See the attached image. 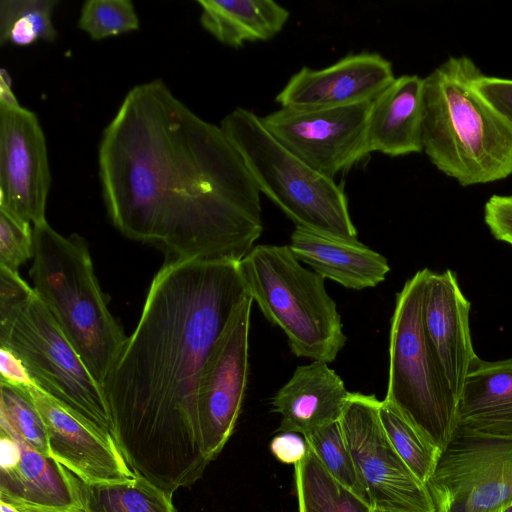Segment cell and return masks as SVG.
<instances>
[{
	"label": "cell",
	"instance_id": "cell-25",
	"mask_svg": "<svg viewBox=\"0 0 512 512\" xmlns=\"http://www.w3.org/2000/svg\"><path fill=\"white\" fill-rule=\"evenodd\" d=\"M379 416L384 431L398 455L411 472L426 485L437 468L442 451L385 400L380 402Z\"/></svg>",
	"mask_w": 512,
	"mask_h": 512
},
{
	"label": "cell",
	"instance_id": "cell-22",
	"mask_svg": "<svg viewBox=\"0 0 512 512\" xmlns=\"http://www.w3.org/2000/svg\"><path fill=\"white\" fill-rule=\"evenodd\" d=\"M202 27L224 45L267 41L289 19V11L273 0H198Z\"/></svg>",
	"mask_w": 512,
	"mask_h": 512
},
{
	"label": "cell",
	"instance_id": "cell-3",
	"mask_svg": "<svg viewBox=\"0 0 512 512\" xmlns=\"http://www.w3.org/2000/svg\"><path fill=\"white\" fill-rule=\"evenodd\" d=\"M482 74L468 56H452L423 78V151L462 186L512 174V128L476 91Z\"/></svg>",
	"mask_w": 512,
	"mask_h": 512
},
{
	"label": "cell",
	"instance_id": "cell-8",
	"mask_svg": "<svg viewBox=\"0 0 512 512\" xmlns=\"http://www.w3.org/2000/svg\"><path fill=\"white\" fill-rule=\"evenodd\" d=\"M427 270L417 271L396 295L384 400L443 452L458 427V400L446 383L424 330Z\"/></svg>",
	"mask_w": 512,
	"mask_h": 512
},
{
	"label": "cell",
	"instance_id": "cell-21",
	"mask_svg": "<svg viewBox=\"0 0 512 512\" xmlns=\"http://www.w3.org/2000/svg\"><path fill=\"white\" fill-rule=\"evenodd\" d=\"M458 427L470 433L512 438V357L476 356L458 401Z\"/></svg>",
	"mask_w": 512,
	"mask_h": 512
},
{
	"label": "cell",
	"instance_id": "cell-36",
	"mask_svg": "<svg viewBox=\"0 0 512 512\" xmlns=\"http://www.w3.org/2000/svg\"><path fill=\"white\" fill-rule=\"evenodd\" d=\"M501 512H512V503L502 508Z\"/></svg>",
	"mask_w": 512,
	"mask_h": 512
},
{
	"label": "cell",
	"instance_id": "cell-6",
	"mask_svg": "<svg viewBox=\"0 0 512 512\" xmlns=\"http://www.w3.org/2000/svg\"><path fill=\"white\" fill-rule=\"evenodd\" d=\"M220 128L242 159L260 192L291 219L295 227L358 240L342 188L312 169L278 142L260 117L237 107Z\"/></svg>",
	"mask_w": 512,
	"mask_h": 512
},
{
	"label": "cell",
	"instance_id": "cell-13",
	"mask_svg": "<svg viewBox=\"0 0 512 512\" xmlns=\"http://www.w3.org/2000/svg\"><path fill=\"white\" fill-rule=\"evenodd\" d=\"M252 298L234 311L205 365L198 409L204 450L215 459L234 431L245 396L249 370V329Z\"/></svg>",
	"mask_w": 512,
	"mask_h": 512
},
{
	"label": "cell",
	"instance_id": "cell-24",
	"mask_svg": "<svg viewBox=\"0 0 512 512\" xmlns=\"http://www.w3.org/2000/svg\"><path fill=\"white\" fill-rule=\"evenodd\" d=\"M294 470L299 512H373L366 500L324 468L309 447Z\"/></svg>",
	"mask_w": 512,
	"mask_h": 512
},
{
	"label": "cell",
	"instance_id": "cell-34",
	"mask_svg": "<svg viewBox=\"0 0 512 512\" xmlns=\"http://www.w3.org/2000/svg\"><path fill=\"white\" fill-rule=\"evenodd\" d=\"M0 373L1 382L22 388H29L36 385L21 359L11 350L1 346Z\"/></svg>",
	"mask_w": 512,
	"mask_h": 512
},
{
	"label": "cell",
	"instance_id": "cell-20",
	"mask_svg": "<svg viewBox=\"0 0 512 512\" xmlns=\"http://www.w3.org/2000/svg\"><path fill=\"white\" fill-rule=\"evenodd\" d=\"M288 246L311 270L349 289L375 287L390 271L383 255L358 240H345L295 227Z\"/></svg>",
	"mask_w": 512,
	"mask_h": 512
},
{
	"label": "cell",
	"instance_id": "cell-7",
	"mask_svg": "<svg viewBox=\"0 0 512 512\" xmlns=\"http://www.w3.org/2000/svg\"><path fill=\"white\" fill-rule=\"evenodd\" d=\"M239 266L249 296L295 356L336 359L347 338L323 277L303 267L288 245H255Z\"/></svg>",
	"mask_w": 512,
	"mask_h": 512
},
{
	"label": "cell",
	"instance_id": "cell-32",
	"mask_svg": "<svg viewBox=\"0 0 512 512\" xmlns=\"http://www.w3.org/2000/svg\"><path fill=\"white\" fill-rule=\"evenodd\" d=\"M484 222L495 239L512 245V194L492 195L484 205Z\"/></svg>",
	"mask_w": 512,
	"mask_h": 512
},
{
	"label": "cell",
	"instance_id": "cell-27",
	"mask_svg": "<svg viewBox=\"0 0 512 512\" xmlns=\"http://www.w3.org/2000/svg\"><path fill=\"white\" fill-rule=\"evenodd\" d=\"M324 468L342 485L366 500L369 497L357 473L340 421L303 436ZM371 505V504H370Z\"/></svg>",
	"mask_w": 512,
	"mask_h": 512
},
{
	"label": "cell",
	"instance_id": "cell-23",
	"mask_svg": "<svg viewBox=\"0 0 512 512\" xmlns=\"http://www.w3.org/2000/svg\"><path fill=\"white\" fill-rule=\"evenodd\" d=\"M172 495L140 475L118 482H81L84 512H177Z\"/></svg>",
	"mask_w": 512,
	"mask_h": 512
},
{
	"label": "cell",
	"instance_id": "cell-18",
	"mask_svg": "<svg viewBox=\"0 0 512 512\" xmlns=\"http://www.w3.org/2000/svg\"><path fill=\"white\" fill-rule=\"evenodd\" d=\"M350 393L324 361L298 366L272 399L281 415L280 432L303 436L340 420Z\"/></svg>",
	"mask_w": 512,
	"mask_h": 512
},
{
	"label": "cell",
	"instance_id": "cell-26",
	"mask_svg": "<svg viewBox=\"0 0 512 512\" xmlns=\"http://www.w3.org/2000/svg\"><path fill=\"white\" fill-rule=\"evenodd\" d=\"M57 0H1L0 44L29 46L40 40L54 41L52 21Z\"/></svg>",
	"mask_w": 512,
	"mask_h": 512
},
{
	"label": "cell",
	"instance_id": "cell-28",
	"mask_svg": "<svg viewBox=\"0 0 512 512\" xmlns=\"http://www.w3.org/2000/svg\"><path fill=\"white\" fill-rule=\"evenodd\" d=\"M0 392V422L27 444L50 455L46 427L28 389L0 381Z\"/></svg>",
	"mask_w": 512,
	"mask_h": 512
},
{
	"label": "cell",
	"instance_id": "cell-38",
	"mask_svg": "<svg viewBox=\"0 0 512 512\" xmlns=\"http://www.w3.org/2000/svg\"><path fill=\"white\" fill-rule=\"evenodd\" d=\"M494 512H501V509H500V510H498V511H494Z\"/></svg>",
	"mask_w": 512,
	"mask_h": 512
},
{
	"label": "cell",
	"instance_id": "cell-30",
	"mask_svg": "<svg viewBox=\"0 0 512 512\" xmlns=\"http://www.w3.org/2000/svg\"><path fill=\"white\" fill-rule=\"evenodd\" d=\"M33 227L0 208V266L18 272L20 265L33 258Z\"/></svg>",
	"mask_w": 512,
	"mask_h": 512
},
{
	"label": "cell",
	"instance_id": "cell-19",
	"mask_svg": "<svg viewBox=\"0 0 512 512\" xmlns=\"http://www.w3.org/2000/svg\"><path fill=\"white\" fill-rule=\"evenodd\" d=\"M423 85L418 75H402L370 102L367 154L396 157L423 151Z\"/></svg>",
	"mask_w": 512,
	"mask_h": 512
},
{
	"label": "cell",
	"instance_id": "cell-14",
	"mask_svg": "<svg viewBox=\"0 0 512 512\" xmlns=\"http://www.w3.org/2000/svg\"><path fill=\"white\" fill-rule=\"evenodd\" d=\"M27 389L44 421L50 455L81 482H118L136 475L109 431L38 386Z\"/></svg>",
	"mask_w": 512,
	"mask_h": 512
},
{
	"label": "cell",
	"instance_id": "cell-31",
	"mask_svg": "<svg viewBox=\"0 0 512 512\" xmlns=\"http://www.w3.org/2000/svg\"><path fill=\"white\" fill-rule=\"evenodd\" d=\"M476 91L512 128V79L480 75Z\"/></svg>",
	"mask_w": 512,
	"mask_h": 512
},
{
	"label": "cell",
	"instance_id": "cell-4",
	"mask_svg": "<svg viewBox=\"0 0 512 512\" xmlns=\"http://www.w3.org/2000/svg\"><path fill=\"white\" fill-rule=\"evenodd\" d=\"M33 289L94 379L103 387L127 341L108 309L86 241L47 220L32 225Z\"/></svg>",
	"mask_w": 512,
	"mask_h": 512
},
{
	"label": "cell",
	"instance_id": "cell-35",
	"mask_svg": "<svg viewBox=\"0 0 512 512\" xmlns=\"http://www.w3.org/2000/svg\"><path fill=\"white\" fill-rule=\"evenodd\" d=\"M0 511L1 512H19L14 507H12L11 505H9L3 501H0Z\"/></svg>",
	"mask_w": 512,
	"mask_h": 512
},
{
	"label": "cell",
	"instance_id": "cell-1",
	"mask_svg": "<svg viewBox=\"0 0 512 512\" xmlns=\"http://www.w3.org/2000/svg\"><path fill=\"white\" fill-rule=\"evenodd\" d=\"M98 173L113 225L169 258L240 262L262 234L242 159L161 80L127 93L101 137Z\"/></svg>",
	"mask_w": 512,
	"mask_h": 512
},
{
	"label": "cell",
	"instance_id": "cell-17",
	"mask_svg": "<svg viewBox=\"0 0 512 512\" xmlns=\"http://www.w3.org/2000/svg\"><path fill=\"white\" fill-rule=\"evenodd\" d=\"M470 302L464 296L456 274L427 270L423 293L424 330L452 393L459 401L474 352L470 326Z\"/></svg>",
	"mask_w": 512,
	"mask_h": 512
},
{
	"label": "cell",
	"instance_id": "cell-37",
	"mask_svg": "<svg viewBox=\"0 0 512 512\" xmlns=\"http://www.w3.org/2000/svg\"><path fill=\"white\" fill-rule=\"evenodd\" d=\"M373 512H395V511L381 510V509H373Z\"/></svg>",
	"mask_w": 512,
	"mask_h": 512
},
{
	"label": "cell",
	"instance_id": "cell-11",
	"mask_svg": "<svg viewBox=\"0 0 512 512\" xmlns=\"http://www.w3.org/2000/svg\"><path fill=\"white\" fill-rule=\"evenodd\" d=\"M5 70L0 77V208L32 225L46 220L51 184L46 139L37 116L22 107Z\"/></svg>",
	"mask_w": 512,
	"mask_h": 512
},
{
	"label": "cell",
	"instance_id": "cell-12",
	"mask_svg": "<svg viewBox=\"0 0 512 512\" xmlns=\"http://www.w3.org/2000/svg\"><path fill=\"white\" fill-rule=\"evenodd\" d=\"M369 106L370 102L323 109L281 107L260 120L290 152L315 171L334 179L368 155Z\"/></svg>",
	"mask_w": 512,
	"mask_h": 512
},
{
	"label": "cell",
	"instance_id": "cell-33",
	"mask_svg": "<svg viewBox=\"0 0 512 512\" xmlns=\"http://www.w3.org/2000/svg\"><path fill=\"white\" fill-rule=\"evenodd\" d=\"M270 449L280 462L295 465L304 458L308 446L305 439L300 438L296 433L281 432L272 439Z\"/></svg>",
	"mask_w": 512,
	"mask_h": 512
},
{
	"label": "cell",
	"instance_id": "cell-9",
	"mask_svg": "<svg viewBox=\"0 0 512 512\" xmlns=\"http://www.w3.org/2000/svg\"><path fill=\"white\" fill-rule=\"evenodd\" d=\"M435 512H494L512 503V438L457 428L426 483Z\"/></svg>",
	"mask_w": 512,
	"mask_h": 512
},
{
	"label": "cell",
	"instance_id": "cell-15",
	"mask_svg": "<svg viewBox=\"0 0 512 512\" xmlns=\"http://www.w3.org/2000/svg\"><path fill=\"white\" fill-rule=\"evenodd\" d=\"M0 501L19 512H84L81 482L0 422Z\"/></svg>",
	"mask_w": 512,
	"mask_h": 512
},
{
	"label": "cell",
	"instance_id": "cell-2",
	"mask_svg": "<svg viewBox=\"0 0 512 512\" xmlns=\"http://www.w3.org/2000/svg\"><path fill=\"white\" fill-rule=\"evenodd\" d=\"M240 262L169 258L103 384L110 434L130 469L168 491L210 463L198 394L210 354L248 296Z\"/></svg>",
	"mask_w": 512,
	"mask_h": 512
},
{
	"label": "cell",
	"instance_id": "cell-29",
	"mask_svg": "<svg viewBox=\"0 0 512 512\" xmlns=\"http://www.w3.org/2000/svg\"><path fill=\"white\" fill-rule=\"evenodd\" d=\"M139 25L130 0H88L78 20V27L97 41L138 30Z\"/></svg>",
	"mask_w": 512,
	"mask_h": 512
},
{
	"label": "cell",
	"instance_id": "cell-10",
	"mask_svg": "<svg viewBox=\"0 0 512 512\" xmlns=\"http://www.w3.org/2000/svg\"><path fill=\"white\" fill-rule=\"evenodd\" d=\"M375 395L350 393L340 424L373 509L435 512L429 491L389 441Z\"/></svg>",
	"mask_w": 512,
	"mask_h": 512
},
{
	"label": "cell",
	"instance_id": "cell-16",
	"mask_svg": "<svg viewBox=\"0 0 512 512\" xmlns=\"http://www.w3.org/2000/svg\"><path fill=\"white\" fill-rule=\"evenodd\" d=\"M395 79L378 53L349 54L323 69L302 67L276 96L281 107L323 109L371 102Z\"/></svg>",
	"mask_w": 512,
	"mask_h": 512
},
{
	"label": "cell",
	"instance_id": "cell-5",
	"mask_svg": "<svg viewBox=\"0 0 512 512\" xmlns=\"http://www.w3.org/2000/svg\"><path fill=\"white\" fill-rule=\"evenodd\" d=\"M0 346L21 359L41 390L110 432L103 387L35 290L4 266H0Z\"/></svg>",
	"mask_w": 512,
	"mask_h": 512
}]
</instances>
